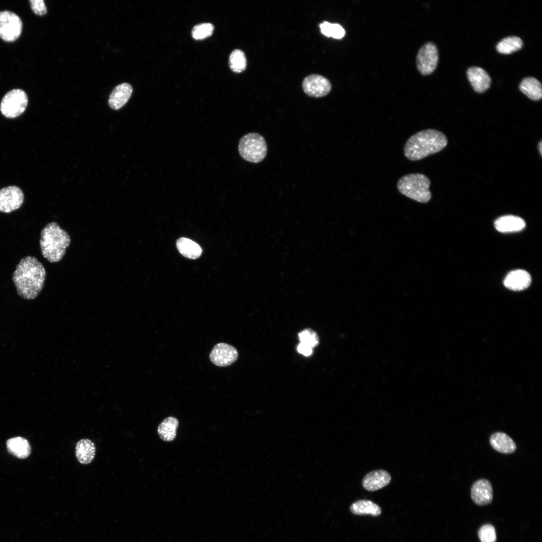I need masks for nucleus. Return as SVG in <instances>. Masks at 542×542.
<instances>
[{"label": "nucleus", "mask_w": 542, "mask_h": 542, "mask_svg": "<svg viewBox=\"0 0 542 542\" xmlns=\"http://www.w3.org/2000/svg\"><path fill=\"white\" fill-rule=\"evenodd\" d=\"M331 87V84L328 79L318 74L307 76L302 83L305 93L314 97H321L326 95L330 91Z\"/></svg>", "instance_id": "9d476101"}, {"label": "nucleus", "mask_w": 542, "mask_h": 542, "mask_svg": "<svg viewBox=\"0 0 542 542\" xmlns=\"http://www.w3.org/2000/svg\"><path fill=\"white\" fill-rule=\"evenodd\" d=\"M447 143V139L442 132L434 129L423 130L408 139L404 147V154L411 161L421 160L441 151Z\"/></svg>", "instance_id": "f03ea898"}, {"label": "nucleus", "mask_w": 542, "mask_h": 542, "mask_svg": "<svg viewBox=\"0 0 542 542\" xmlns=\"http://www.w3.org/2000/svg\"><path fill=\"white\" fill-rule=\"evenodd\" d=\"M390 475L383 470L371 471L367 474L362 480L364 489L369 491L379 490L388 485L391 481Z\"/></svg>", "instance_id": "ddd939ff"}, {"label": "nucleus", "mask_w": 542, "mask_h": 542, "mask_svg": "<svg viewBox=\"0 0 542 542\" xmlns=\"http://www.w3.org/2000/svg\"><path fill=\"white\" fill-rule=\"evenodd\" d=\"M238 151L241 157L245 160L258 163L265 158L267 147L262 136L251 132L241 138L238 144Z\"/></svg>", "instance_id": "39448f33"}, {"label": "nucleus", "mask_w": 542, "mask_h": 542, "mask_svg": "<svg viewBox=\"0 0 542 542\" xmlns=\"http://www.w3.org/2000/svg\"><path fill=\"white\" fill-rule=\"evenodd\" d=\"M481 542H495L496 534L494 526L487 524L482 526L478 531Z\"/></svg>", "instance_id": "c756f323"}, {"label": "nucleus", "mask_w": 542, "mask_h": 542, "mask_svg": "<svg viewBox=\"0 0 542 542\" xmlns=\"http://www.w3.org/2000/svg\"><path fill=\"white\" fill-rule=\"evenodd\" d=\"M438 60V51L436 46L431 42L426 43L420 48L417 54V68L422 74L429 75L436 69Z\"/></svg>", "instance_id": "6e6552de"}, {"label": "nucleus", "mask_w": 542, "mask_h": 542, "mask_svg": "<svg viewBox=\"0 0 542 542\" xmlns=\"http://www.w3.org/2000/svg\"><path fill=\"white\" fill-rule=\"evenodd\" d=\"M213 26L210 23H202L194 27L192 31V37L196 40H202L212 35Z\"/></svg>", "instance_id": "cd10ccee"}, {"label": "nucleus", "mask_w": 542, "mask_h": 542, "mask_svg": "<svg viewBox=\"0 0 542 542\" xmlns=\"http://www.w3.org/2000/svg\"><path fill=\"white\" fill-rule=\"evenodd\" d=\"M471 497L473 502L478 505L491 503L493 499V489L490 482L484 478L476 480L472 485Z\"/></svg>", "instance_id": "f8f14e48"}, {"label": "nucleus", "mask_w": 542, "mask_h": 542, "mask_svg": "<svg viewBox=\"0 0 542 542\" xmlns=\"http://www.w3.org/2000/svg\"><path fill=\"white\" fill-rule=\"evenodd\" d=\"M132 92L131 86L123 83L116 86L111 93L108 100L110 107L113 109L121 108L128 100Z\"/></svg>", "instance_id": "f3484780"}, {"label": "nucleus", "mask_w": 542, "mask_h": 542, "mask_svg": "<svg viewBox=\"0 0 542 542\" xmlns=\"http://www.w3.org/2000/svg\"><path fill=\"white\" fill-rule=\"evenodd\" d=\"M523 45L522 40L516 36L506 37L496 45L497 51L503 54H509L520 49Z\"/></svg>", "instance_id": "393cba45"}, {"label": "nucleus", "mask_w": 542, "mask_h": 542, "mask_svg": "<svg viewBox=\"0 0 542 542\" xmlns=\"http://www.w3.org/2000/svg\"><path fill=\"white\" fill-rule=\"evenodd\" d=\"M530 275L526 271L516 269L510 272L504 280L505 287L515 291H521L528 288L530 285Z\"/></svg>", "instance_id": "2eb2a0df"}, {"label": "nucleus", "mask_w": 542, "mask_h": 542, "mask_svg": "<svg viewBox=\"0 0 542 542\" xmlns=\"http://www.w3.org/2000/svg\"><path fill=\"white\" fill-rule=\"evenodd\" d=\"M75 453L77 460L80 464H90L95 456V445L90 439H81L76 444Z\"/></svg>", "instance_id": "a211bd4d"}, {"label": "nucleus", "mask_w": 542, "mask_h": 542, "mask_svg": "<svg viewBox=\"0 0 542 542\" xmlns=\"http://www.w3.org/2000/svg\"><path fill=\"white\" fill-rule=\"evenodd\" d=\"M238 357V352L233 346L219 343L212 349L209 358L215 365L220 367L227 366L234 363Z\"/></svg>", "instance_id": "9b49d317"}, {"label": "nucleus", "mask_w": 542, "mask_h": 542, "mask_svg": "<svg viewBox=\"0 0 542 542\" xmlns=\"http://www.w3.org/2000/svg\"><path fill=\"white\" fill-rule=\"evenodd\" d=\"M24 196L17 186H10L0 190V211L10 213L19 209L23 204Z\"/></svg>", "instance_id": "1a4fd4ad"}, {"label": "nucleus", "mask_w": 542, "mask_h": 542, "mask_svg": "<svg viewBox=\"0 0 542 542\" xmlns=\"http://www.w3.org/2000/svg\"><path fill=\"white\" fill-rule=\"evenodd\" d=\"M522 92L533 100H538L542 97V87L539 81L534 77L523 79L519 85Z\"/></svg>", "instance_id": "412c9836"}, {"label": "nucleus", "mask_w": 542, "mask_h": 542, "mask_svg": "<svg viewBox=\"0 0 542 542\" xmlns=\"http://www.w3.org/2000/svg\"><path fill=\"white\" fill-rule=\"evenodd\" d=\"M494 225L496 230L499 232H512L522 230L525 226V222L519 217L508 215L497 218L494 222Z\"/></svg>", "instance_id": "6ab92c4d"}, {"label": "nucleus", "mask_w": 542, "mask_h": 542, "mask_svg": "<svg viewBox=\"0 0 542 542\" xmlns=\"http://www.w3.org/2000/svg\"><path fill=\"white\" fill-rule=\"evenodd\" d=\"M29 3L32 10L36 14L42 16L46 14L47 9L43 0H30Z\"/></svg>", "instance_id": "7c9ffc66"}, {"label": "nucleus", "mask_w": 542, "mask_h": 542, "mask_svg": "<svg viewBox=\"0 0 542 542\" xmlns=\"http://www.w3.org/2000/svg\"><path fill=\"white\" fill-rule=\"evenodd\" d=\"M298 335L301 343L307 344L312 348L316 347L319 343L317 333L311 329H306L302 331Z\"/></svg>", "instance_id": "c85d7f7f"}, {"label": "nucleus", "mask_w": 542, "mask_h": 542, "mask_svg": "<svg viewBox=\"0 0 542 542\" xmlns=\"http://www.w3.org/2000/svg\"><path fill=\"white\" fill-rule=\"evenodd\" d=\"M538 150H539V151L540 154V155L541 156V153H542V144H541V141H540V142L539 143V144H538Z\"/></svg>", "instance_id": "473e14b6"}, {"label": "nucleus", "mask_w": 542, "mask_h": 542, "mask_svg": "<svg viewBox=\"0 0 542 542\" xmlns=\"http://www.w3.org/2000/svg\"><path fill=\"white\" fill-rule=\"evenodd\" d=\"M70 242L68 232L55 222L47 224L41 232L40 246L42 254L50 262L61 260Z\"/></svg>", "instance_id": "7ed1b4c3"}, {"label": "nucleus", "mask_w": 542, "mask_h": 542, "mask_svg": "<svg viewBox=\"0 0 542 542\" xmlns=\"http://www.w3.org/2000/svg\"><path fill=\"white\" fill-rule=\"evenodd\" d=\"M8 451L16 457L24 459L31 453V447L28 441L20 437L10 439L7 442Z\"/></svg>", "instance_id": "aec40b11"}, {"label": "nucleus", "mask_w": 542, "mask_h": 542, "mask_svg": "<svg viewBox=\"0 0 542 542\" xmlns=\"http://www.w3.org/2000/svg\"><path fill=\"white\" fill-rule=\"evenodd\" d=\"M177 247L179 251L185 257L190 259L199 257L202 253L200 246L192 240L181 237L177 241Z\"/></svg>", "instance_id": "b1692460"}, {"label": "nucleus", "mask_w": 542, "mask_h": 542, "mask_svg": "<svg viewBox=\"0 0 542 542\" xmlns=\"http://www.w3.org/2000/svg\"><path fill=\"white\" fill-rule=\"evenodd\" d=\"M28 102L27 95L22 89H15L9 91L3 98L0 110L6 117L19 116L26 110Z\"/></svg>", "instance_id": "423d86ee"}, {"label": "nucleus", "mask_w": 542, "mask_h": 542, "mask_svg": "<svg viewBox=\"0 0 542 542\" xmlns=\"http://www.w3.org/2000/svg\"><path fill=\"white\" fill-rule=\"evenodd\" d=\"M351 512L356 515H379L381 512L380 507L376 503L368 500H360L352 504L350 507Z\"/></svg>", "instance_id": "4be33fe9"}, {"label": "nucleus", "mask_w": 542, "mask_h": 542, "mask_svg": "<svg viewBox=\"0 0 542 542\" xmlns=\"http://www.w3.org/2000/svg\"><path fill=\"white\" fill-rule=\"evenodd\" d=\"M491 447L495 451L504 454H511L516 449L513 439L503 432H497L492 434L489 438Z\"/></svg>", "instance_id": "dca6fc26"}, {"label": "nucleus", "mask_w": 542, "mask_h": 542, "mask_svg": "<svg viewBox=\"0 0 542 542\" xmlns=\"http://www.w3.org/2000/svg\"><path fill=\"white\" fill-rule=\"evenodd\" d=\"M178 420L175 417H169L165 419L158 428L160 437L166 442L172 441L176 436Z\"/></svg>", "instance_id": "5701e85b"}, {"label": "nucleus", "mask_w": 542, "mask_h": 542, "mask_svg": "<svg viewBox=\"0 0 542 542\" xmlns=\"http://www.w3.org/2000/svg\"><path fill=\"white\" fill-rule=\"evenodd\" d=\"M46 276L42 263L34 256H27L17 265L12 280L19 296L26 300H33L42 291Z\"/></svg>", "instance_id": "f257e3e1"}, {"label": "nucleus", "mask_w": 542, "mask_h": 542, "mask_svg": "<svg viewBox=\"0 0 542 542\" xmlns=\"http://www.w3.org/2000/svg\"><path fill=\"white\" fill-rule=\"evenodd\" d=\"M430 180L425 175L412 173L401 177L397 187L402 195L421 203H427L431 198Z\"/></svg>", "instance_id": "20e7f679"}, {"label": "nucleus", "mask_w": 542, "mask_h": 542, "mask_svg": "<svg viewBox=\"0 0 542 542\" xmlns=\"http://www.w3.org/2000/svg\"><path fill=\"white\" fill-rule=\"evenodd\" d=\"M320 28L321 33L328 37L341 39L345 34L344 28L340 25L337 23L332 24L328 22H324L320 25Z\"/></svg>", "instance_id": "bb28decb"}, {"label": "nucleus", "mask_w": 542, "mask_h": 542, "mask_svg": "<svg viewBox=\"0 0 542 542\" xmlns=\"http://www.w3.org/2000/svg\"><path fill=\"white\" fill-rule=\"evenodd\" d=\"M229 66L235 72H241L246 66V59L244 52L239 50H233L229 57Z\"/></svg>", "instance_id": "a878e982"}, {"label": "nucleus", "mask_w": 542, "mask_h": 542, "mask_svg": "<svg viewBox=\"0 0 542 542\" xmlns=\"http://www.w3.org/2000/svg\"><path fill=\"white\" fill-rule=\"evenodd\" d=\"M22 30L20 18L13 12L8 11L0 12V37L7 42L16 40Z\"/></svg>", "instance_id": "0eeeda50"}, {"label": "nucleus", "mask_w": 542, "mask_h": 542, "mask_svg": "<svg viewBox=\"0 0 542 542\" xmlns=\"http://www.w3.org/2000/svg\"><path fill=\"white\" fill-rule=\"evenodd\" d=\"M297 350L299 353L304 356H309L312 354L313 348L307 344L300 342L297 347Z\"/></svg>", "instance_id": "2f4dec72"}, {"label": "nucleus", "mask_w": 542, "mask_h": 542, "mask_svg": "<svg viewBox=\"0 0 542 542\" xmlns=\"http://www.w3.org/2000/svg\"><path fill=\"white\" fill-rule=\"evenodd\" d=\"M467 75L473 89L477 92H483L490 86V77L486 71L480 67L469 68L467 71Z\"/></svg>", "instance_id": "4468645a"}]
</instances>
